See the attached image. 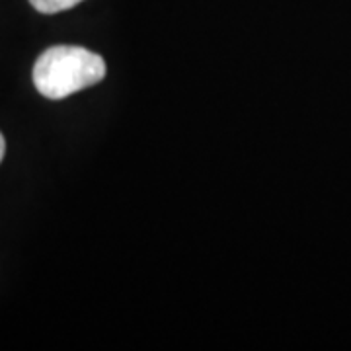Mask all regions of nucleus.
Segmentation results:
<instances>
[{
    "instance_id": "obj_1",
    "label": "nucleus",
    "mask_w": 351,
    "mask_h": 351,
    "mask_svg": "<svg viewBox=\"0 0 351 351\" xmlns=\"http://www.w3.org/2000/svg\"><path fill=\"white\" fill-rule=\"evenodd\" d=\"M104 76L106 63L100 55L76 45L49 47L34 64V84L49 100H63L84 88L96 86Z\"/></svg>"
},
{
    "instance_id": "obj_2",
    "label": "nucleus",
    "mask_w": 351,
    "mask_h": 351,
    "mask_svg": "<svg viewBox=\"0 0 351 351\" xmlns=\"http://www.w3.org/2000/svg\"><path fill=\"white\" fill-rule=\"evenodd\" d=\"M82 0H29V4L41 14H57L71 10L73 6L80 4Z\"/></svg>"
},
{
    "instance_id": "obj_3",
    "label": "nucleus",
    "mask_w": 351,
    "mask_h": 351,
    "mask_svg": "<svg viewBox=\"0 0 351 351\" xmlns=\"http://www.w3.org/2000/svg\"><path fill=\"white\" fill-rule=\"evenodd\" d=\"M4 152H6V141H4L2 133H0V162H2V158H4Z\"/></svg>"
}]
</instances>
